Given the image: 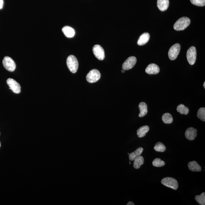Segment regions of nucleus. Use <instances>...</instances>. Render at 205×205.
Returning a JSON list of instances; mask_svg holds the SVG:
<instances>
[{"label":"nucleus","mask_w":205,"mask_h":205,"mask_svg":"<svg viewBox=\"0 0 205 205\" xmlns=\"http://www.w3.org/2000/svg\"><path fill=\"white\" fill-rule=\"evenodd\" d=\"M4 68L8 71L13 72L16 69V65L15 62L11 58L6 56L4 58L2 61Z\"/></svg>","instance_id":"obj_6"},{"label":"nucleus","mask_w":205,"mask_h":205,"mask_svg":"<svg viewBox=\"0 0 205 205\" xmlns=\"http://www.w3.org/2000/svg\"><path fill=\"white\" fill-rule=\"evenodd\" d=\"M93 52L97 59L99 60H103L105 58V53L104 49L101 46L96 45L93 48Z\"/></svg>","instance_id":"obj_9"},{"label":"nucleus","mask_w":205,"mask_h":205,"mask_svg":"<svg viewBox=\"0 0 205 205\" xmlns=\"http://www.w3.org/2000/svg\"><path fill=\"white\" fill-rule=\"evenodd\" d=\"M154 149L158 152H164L166 150V147L162 142H158L155 144Z\"/></svg>","instance_id":"obj_24"},{"label":"nucleus","mask_w":205,"mask_h":205,"mask_svg":"<svg viewBox=\"0 0 205 205\" xmlns=\"http://www.w3.org/2000/svg\"><path fill=\"white\" fill-rule=\"evenodd\" d=\"M190 20L186 17L181 18L176 21L174 26V28L177 31L184 30L190 24Z\"/></svg>","instance_id":"obj_1"},{"label":"nucleus","mask_w":205,"mask_h":205,"mask_svg":"<svg viewBox=\"0 0 205 205\" xmlns=\"http://www.w3.org/2000/svg\"><path fill=\"white\" fill-rule=\"evenodd\" d=\"M177 110L182 114L187 115L189 113V110L188 107H186L183 104H180L177 106Z\"/></svg>","instance_id":"obj_22"},{"label":"nucleus","mask_w":205,"mask_h":205,"mask_svg":"<svg viewBox=\"0 0 205 205\" xmlns=\"http://www.w3.org/2000/svg\"><path fill=\"white\" fill-rule=\"evenodd\" d=\"M197 136V130L193 127H190L185 132V136L190 141L193 140Z\"/></svg>","instance_id":"obj_11"},{"label":"nucleus","mask_w":205,"mask_h":205,"mask_svg":"<svg viewBox=\"0 0 205 205\" xmlns=\"http://www.w3.org/2000/svg\"><path fill=\"white\" fill-rule=\"evenodd\" d=\"M159 67L155 63H151L148 65L145 70V72L149 74H157L159 73Z\"/></svg>","instance_id":"obj_12"},{"label":"nucleus","mask_w":205,"mask_h":205,"mask_svg":"<svg viewBox=\"0 0 205 205\" xmlns=\"http://www.w3.org/2000/svg\"><path fill=\"white\" fill-rule=\"evenodd\" d=\"M67 64L68 69L71 73H74L78 70L79 63L77 58L73 55H70L67 60Z\"/></svg>","instance_id":"obj_2"},{"label":"nucleus","mask_w":205,"mask_h":205,"mask_svg":"<svg viewBox=\"0 0 205 205\" xmlns=\"http://www.w3.org/2000/svg\"><path fill=\"white\" fill-rule=\"evenodd\" d=\"M197 116L199 119L203 121H205V108H201L199 109Z\"/></svg>","instance_id":"obj_25"},{"label":"nucleus","mask_w":205,"mask_h":205,"mask_svg":"<svg viewBox=\"0 0 205 205\" xmlns=\"http://www.w3.org/2000/svg\"><path fill=\"white\" fill-rule=\"evenodd\" d=\"M129 154H130V153H128V154L129 155Z\"/></svg>","instance_id":"obj_33"},{"label":"nucleus","mask_w":205,"mask_h":205,"mask_svg":"<svg viewBox=\"0 0 205 205\" xmlns=\"http://www.w3.org/2000/svg\"><path fill=\"white\" fill-rule=\"evenodd\" d=\"M180 45L179 43H176L172 46L168 52V56L170 60H174L177 58L180 53Z\"/></svg>","instance_id":"obj_7"},{"label":"nucleus","mask_w":205,"mask_h":205,"mask_svg":"<svg viewBox=\"0 0 205 205\" xmlns=\"http://www.w3.org/2000/svg\"><path fill=\"white\" fill-rule=\"evenodd\" d=\"M9 89L11 90L15 94H19L21 92V86L17 82L12 78H9L7 80Z\"/></svg>","instance_id":"obj_8"},{"label":"nucleus","mask_w":205,"mask_h":205,"mask_svg":"<svg viewBox=\"0 0 205 205\" xmlns=\"http://www.w3.org/2000/svg\"><path fill=\"white\" fill-rule=\"evenodd\" d=\"M197 52L195 47L191 46L188 50L186 53V57L190 65L195 63L196 60Z\"/></svg>","instance_id":"obj_5"},{"label":"nucleus","mask_w":205,"mask_h":205,"mask_svg":"<svg viewBox=\"0 0 205 205\" xmlns=\"http://www.w3.org/2000/svg\"><path fill=\"white\" fill-rule=\"evenodd\" d=\"M152 165L155 167H161L164 166L165 163V162L161 160V159L156 158L153 160Z\"/></svg>","instance_id":"obj_26"},{"label":"nucleus","mask_w":205,"mask_h":205,"mask_svg":"<svg viewBox=\"0 0 205 205\" xmlns=\"http://www.w3.org/2000/svg\"><path fill=\"white\" fill-rule=\"evenodd\" d=\"M150 39V35L148 33L145 32L141 35L138 41V45L142 46L145 45Z\"/></svg>","instance_id":"obj_15"},{"label":"nucleus","mask_w":205,"mask_h":205,"mask_svg":"<svg viewBox=\"0 0 205 205\" xmlns=\"http://www.w3.org/2000/svg\"><path fill=\"white\" fill-rule=\"evenodd\" d=\"M149 130V127L147 125H144L140 127L137 131L138 137L141 138L145 136L146 133Z\"/></svg>","instance_id":"obj_18"},{"label":"nucleus","mask_w":205,"mask_h":205,"mask_svg":"<svg viewBox=\"0 0 205 205\" xmlns=\"http://www.w3.org/2000/svg\"><path fill=\"white\" fill-rule=\"evenodd\" d=\"M169 3V0H158L157 7L161 11H165L168 9Z\"/></svg>","instance_id":"obj_13"},{"label":"nucleus","mask_w":205,"mask_h":205,"mask_svg":"<svg viewBox=\"0 0 205 205\" xmlns=\"http://www.w3.org/2000/svg\"><path fill=\"white\" fill-rule=\"evenodd\" d=\"M1 142H0V147H1Z\"/></svg>","instance_id":"obj_32"},{"label":"nucleus","mask_w":205,"mask_h":205,"mask_svg":"<svg viewBox=\"0 0 205 205\" xmlns=\"http://www.w3.org/2000/svg\"><path fill=\"white\" fill-rule=\"evenodd\" d=\"M62 31L66 37L68 38H72L75 35V32L71 27L66 26L64 27L62 29Z\"/></svg>","instance_id":"obj_14"},{"label":"nucleus","mask_w":205,"mask_h":205,"mask_svg":"<svg viewBox=\"0 0 205 205\" xmlns=\"http://www.w3.org/2000/svg\"><path fill=\"white\" fill-rule=\"evenodd\" d=\"M127 205H134V203L132 201H130L128 202V203H127Z\"/></svg>","instance_id":"obj_29"},{"label":"nucleus","mask_w":205,"mask_h":205,"mask_svg":"<svg viewBox=\"0 0 205 205\" xmlns=\"http://www.w3.org/2000/svg\"><path fill=\"white\" fill-rule=\"evenodd\" d=\"M139 108L140 110V113L139 114V116L140 118L145 116L147 114V104L144 102H142L139 103Z\"/></svg>","instance_id":"obj_19"},{"label":"nucleus","mask_w":205,"mask_h":205,"mask_svg":"<svg viewBox=\"0 0 205 205\" xmlns=\"http://www.w3.org/2000/svg\"><path fill=\"white\" fill-rule=\"evenodd\" d=\"M162 120L166 124H171L173 121V117L169 113L164 114L162 117Z\"/></svg>","instance_id":"obj_21"},{"label":"nucleus","mask_w":205,"mask_h":205,"mask_svg":"<svg viewBox=\"0 0 205 205\" xmlns=\"http://www.w3.org/2000/svg\"><path fill=\"white\" fill-rule=\"evenodd\" d=\"M193 4L197 6L203 7L205 5V0H190Z\"/></svg>","instance_id":"obj_27"},{"label":"nucleus","mask_w":205,"mask_h":205,"mask_svg":"<svg viewBox=\"0 0 205 205\" xmlns=\"http://www.w3.org/2000/svg\"><path fill=\"white\" fill-rule=\"evenodd\" d=\"M143 150V148L141 147L138 148L135 151L129 154V159L130 161H134L136 158L141 155Z\"/></svg>","instance_id":"obj_17"},{"label":"nucleus","mask_w":205,"mask_h":205,"mask_svg":"<svg viewBox=\"0 0 205 205\" xmlns=\"http://www.w3.org/2000/svg\"><path fill=\"white\" fill-rule=\"evenodd\" d=\"M195 199L199 204L201 205H205V193L203 192L200 195L196 196Z\"/></svg>","instance_id":"obj_23"},{"label":"nucleus","mask_w":205,"mask_h":205,"mask_svg":"<svg viewBox=\"0 0 205 205\" xmlns=\"http://www.w3.org/2000/svg\"><path fill=\"white\" fill-rule=\"evenodd\" d=\"M188 168L190 171L193 172H200L201 171V167L196 161H192L188 164Z\"/></svg>","instance_id":"obj_16"},{"label":"nucleus","mask_w":205,"mask_h":205,"mask_svg":"<svg viewBox=\"0 0 205 205\" xmlns=\"http://www.w3.org/2000/svg\"><path fill=\"white\" fill-rule=\"evenodd\" d=\"M121 72H122L123 73H124L125 72V70H124V69H122V70H121Z\"/></svg>","instance_id":"obj_30"},{"label":"nucleus","mask_w":205,"mask_h":205,"mask_svg":"<svg viewBox=\"0 0 205 205\" xmlns=\"http://www.w3.org/2000/svg\"><path fill=\"white\" fill-rule=\"evenodd\" d=\"M161 183L165 186L174 190H177L179 186L177 180L172 177L164 178L161 180Z\"/></svg>","instance_id":"obj_3"},{"label":"nucleus","mask_w":205,"mask_h":205,"mask_svg":"<svg viewBox=\"0 0 205 205\" xmlns=\"http://www.w3.org/2000/svg\"><path fill=\"white\" fill-rule=\"evenodd\" d=\"M144 159L142 156H139L134 160L133 167L135 169H138L144 164Z\"/></svg>","instance_id":"obj_20"},{"label":"nucleus","mask_w":205,"mask_h":205,"mask_svg":"<svg viewBox=\"0 0 205 205\" xmlns=\"http://www.w3.org/2000/svg\"><path fill=\"white\" fill-rule=\"evenodd\" d=\"M137 59L135 56H131L124 62L122 65L123 69L125 70L131 69L136 63Z\"/></svg>","instance_id":"obj_10"},{"label":"nucleus","mask_w":205,"mask_h":205,"mask_svg":"<svg viewBox=\"0 0 205 205\" xmlns=\"http://www.w3.org/2000/svg\"><path fill=\"white\" fill-rule=\"evenodd\" d=\"M3 5H4V1L0 0V10L3 8Z\"/></svg>","instance_id":"obj_28"},{"label":"nucleus","mask_w":205,"mask_h":205,"mask_svg":"<svg viewBox=\"0 0 205 205\" xmlns=\"http://www.w3.org/2000/svg\"><path fill=\"white\" fill-rule=\"evenodd\" d=\"M101 74L97 69H93L89 71L86 76V80L89 83H95L100 80Z\"/></svg>","instance_id":"obj_4"},{"label":"nucleus","mask_w":205,"mask_h":205,"mask_svg":"<svg viewBox=\"0 0 205 205\" xmlns=\"http://www.w3.org/2000/svg\"><path fill=\"white\" fill-rule=\"evenodd\" d=\"M203 87H204V89H205V82H204V83H203Z\"/></svg>","instance_id":"obj_31"}]
</instances>
